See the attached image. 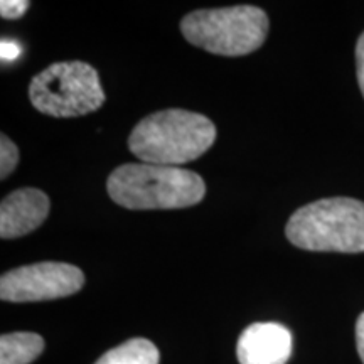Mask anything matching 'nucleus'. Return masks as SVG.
Returning a JSON list of instances; mask_svg holds the SVG:
<instances>
[{"label": "nucleus", "instance_id": "f257e3e1", "mask_svg": "<svg viewBox=\"0 0 364 364\" xmlns=\"http://www.w3.org/2000/svg\"><path fill=\"white\" fill-rule=\"evenodd\" d=\"M216 127L208 117L179 108L145 117L129 136V149L140 162L181 167L211 149Z\"/></svg>", "mask_w": 364, "mask_h": 364}, {"label": "nucleus", "instance_id": "f03ea898", "mask_svg": "<svg viewBox=\"0 0 364 364\" xmlns=\"http://www.w3.org/2000/svg\"><path fill=\"white\" fill-rule=\"evenodd\" d=\"M108 196L118 206L134 209H181L201 203L203 177L193 171L156 164H124L107 181Z\"/></svg>", "mask_w": 364, "mask_h": 364}, {"label": "nucleus", "instance_id": "7ed1b4c3", "mask_svg": "<svg viewBox=\"0 0 364 364\" xmlns=\"http://www.w3.org/2000/svg\"><path fill=\"white\" fill-rule=\"evenodd\" d=\"M287 240L307 252L363 253L364 203L329 198L302 206L290 216Z\"/></svg>", "mask_w": 364, "mask_h": 364}, {"label": "nucleus", "instance_id": "20e7f679", "mask_svg": "<svg viewBox=\"0 0 364 364\" xmlns=\"http://www.w3.org/2000/svg\"><path fill=\"white\" fill-rule=\"evenodd\" d=\"M182 36L204 51L220 56H245L257 51L268 34V17L260 7L204 9L181 21Z\"/></svg>", "mask_w": 364, "mask_h": 364}, {"label": "nucleus", "instance_id": "39448f33", "mask_svg": "<svg viewBox=\"0 0 364 364\" xmlns=\"http://www.w3.org/2000/svg\"><path fill=\"white\" fill-rule=\"evenodd\" d=\"M29 98L36 110L56 118L88 115L105 103L97 70L83 61L54 63L41 71L31 81Z\"/></svg>", "mask_w": 364, "mask_h": 364}, {"label": "nucleus", "instance_id": "423d86ee", "mask_svg": "<svg viewBox=\"0 0 364 364\" xmlns=\"http://www.w3.org/2000/svg\"><path fill=\"white\" fill-rule=\"evenodd\" d=\"M85 285L78 267L61 262H41L14 268L0 279V299L6 302H41L70 297Z\"/></svg>", "mask_w": 364, "mask_h": 364}, {"label": "nucleus", "instance_id": "0eeeda50", "mask_svg": "<svg viewBox=\"0 0 364 364\" xmlns=\"http://www.w3.org/2000/svg\"><path fill=\"white\" fill-rule=\"evenodd\" d=\"M240 364H287L292 356V332L279 322H255L236 344Z\"/></svg>", "mask_w": 364, "mask_h": 364}, {"label": "nucleus", "instance_id": "6e6552de", "mask_svg": "<svg viewBox=\"0 0 364 364\" xmlns=\"http://www.w3.org/2000/svg\"><path fill=\"white\" fill-rule=\"evenodd\" d=\"M49 198L36 188L14 191L0 204V236L21 238L43 225L49 215Z\"/></svg>", "mask_w": 364, "mask_h": 364}, {"label": "nucleus", "instance_id": "1a4fd4ad", "mask_svg": "<svg viewBox=\"0 0 364 364\" xmlns=\"http://www.w3.org/2000/svg\"><path fill=\"white\" fill-rule=\"evenodd\" d=\"M44 339L34 332H12L0 338V364H31L44 351Z\"/></svg>", "mask_w": 364, "mask_h": 364}, {"label": "nucleus", "instance_id": "9d476101", "mask_svg": "<svg viewBox=\"0 0 364 364\" xmlns=\"http://www.w3.org/2000/svg\"><path fill=\"white\" fill-rule=\"evenodd\" d=\"M161 354L149 339L135 338L105 353L95 364H159Z\"/></svg>", "mask_w": 364, "mask_h": 364}, {"label": "nucleus", "instance_id": "9b49d317", "mask_svg": "<svg viewBox=\"0 0 364 364\" xmlns=\"http://www.w3.org/2000/svg\"><path fill=\"white\" fill-rule=\"evenodd\" d=\"M19 162V149L6 134L0 135V177L6 179Z\"/></svg>", "mask_w": 364, "mask_h": 364}, {"label": "nucleus", "instance_id": "f8f14e48", "mask_svg": "<svg viewBox=\"0 0 364 364\" xmlns=\"http://www.w3.org/2000/svg\"><path fill=\"white\" fill-rule=\"evenodd\" d=\"M29 7L27 0H2L0 2V16L4 19H21Z\"/></svg>", "mask_w": 364, "mask_h": 364}, {"label": "nucleus", "instance_id": "ddd939ff", "mask_svg": "<svg viewBox=\"0 0 364 364\" xmlns=\"http://www.w3.org/2000/svg\"><path fill=\"white\" fill-rule=\"evenodd\" d=\"M356 71L359 88H361V93L364 97V33L361 34V38L358 39L356 44Z\"/></svg>", "mask_w": 364, "mask_h": 364}, {"label": "nucleus", "instance_id": "4468645a", "mask_svg": "<svg viewBox=\"0 0 364 364\" xmlns=\"http://www.w3.org/2000/svg\"><path fill=\"white\" fill-rule=\"evenodd\" d=\"M0 56H2L4 61H14V59L21 56V46L4 39L2 44H0Z\"/></svg>", "mask_w": 364, "mask_h": 364}, {"label": "nucleus", "instance_id": "2eb2a0df", "mask_svg": "<svg viewBox=\"0 0 364 364\" xmlns=\"http://www.w3.org/2000/svg\"><path fill=\"white\" fill-rule=\"evenodd\" d=\"M356 348H358L359 356H361L364 363V312L359 316L356 322Z\"/></svg>", "mask_w": 364, "mask_h": 364}]
</instances>
